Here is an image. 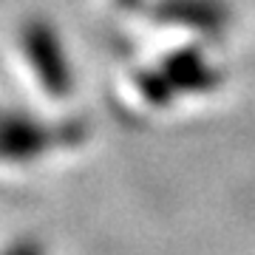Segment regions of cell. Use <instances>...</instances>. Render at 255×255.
Instances as JSON below:
<instances>
[{
  "instance_id": "277c9868",
  "label": "cell",
  "mask_w": 255,
  "mask_h": 255,
  "mask_svg": "<svg viewBox=\"0 0 255 255\" xmlns=\"http://www.w3.org/2000/svg\"><path fill=\"white\" fill-rule=\"evenodd\" d=\"M164 74L173 80L179 94H210L221 85V71L210 63L199 46L173 48L162 57Z\"/></svg>"
},
{
  "instance_id": "6da1fadb",
  "label": "cell",
  "mask_w": 255,
  "mask_h": 255,
  "mask_svg": "<svg viewBox=\"0 0 255 255\" xmlns=\"http://www.w3.org/2000/svg\"><path fill=\"white\" fill-rule=\"evenodd\" d=\"M20 48L31 71L51 97L63 100L74 91V68L65 54L63 37L46 17H28L20 26Z\"/></svg>"
},
{
  "instance_id": "3957f363",
  "label": "cell",
  "mask_w": 255,
  "mask_h": 255,
  "mask_svg": "<svg viewBox=\"0 0 255 255\" xmlns=\"http://www.w3.org/2000/svg\"><path fill=\"white\" fill-rule=\"evenodd\" d=\"M150 17L199 34H221L230 23V9L224 0H153Z\"/></svg>"
},
{
  "instance_id": "ba28073f",
  "label": "cell",
  "mask_w": 255,
  "mask_h": 255,
  "mask_svg": "<svg viewBox=\"0 0 255 255\" xmlns=\"http://www.w3.org/2000/svg\"><path fill=\"white\" fill-rule=\"evenodd\" d=\"M117 3L122 6V9H139V6H142L145 0H117Z\"/></svg>"
},
{
  "instance_id": "52a82bcc",
  "label": "cell",
  "mask_w": 255,
  "mask_h": 255,
  "mask_svg": "<svg viewBox=\"0 0 255 255\" xmlns=\"http://www.w3.org/2000/svg\"><path fill=\"white\" fill-rule=\"evenodd\" d=\"M0 255H46L43 244H37L31 238H23V241H14L11 247H6Z\"/></svg>"
},
{
  "instance_id": "8992f818",
  "label": "cell",
  "mask_w": 255,
  "mask_h": 255,
  "mask_svg": "<svg viewBox=\"0 0 255 255\" xmlns=\"http://www.w3.org/2000/svg\"><path fill=\"white\" fill-rule=\"evenodd\" d=\"M85 139V122L80 119H68L57 125V145H77Z\"/></svg>"
},
{
  "instance_id": "7a4b0ae2",
  "label": "cell",
  "mask_w": 255,
  "mask_h": 255,
  "mask_svg": "<svg viewBox=\"0 0 255 255\" xmlns=\"http://www.w3.org/2000/svg\"><path fill=\"white\" fill-rule=\"evenodd\" d=\"M51 145H57V125L20 111H0V162H31Z\"/></svg>"
},
{
  "instance_id": "5b68a950",
  "label": "cell",
  "mask_w": 255,
  "mask_h": 255,
  "mask_svg": "<svg viewBox=\"0 0 255 255\" xmlns=\"http://www.w3.org/2000/svg\"><path fill=\"white\" fill-rule=\"evenodd\" d=\"M136 91L145 97L150 105H170L179 97V88L173 85V80L164 74V68H142L136 71Z\"/></svg>"
}]
</instances>
